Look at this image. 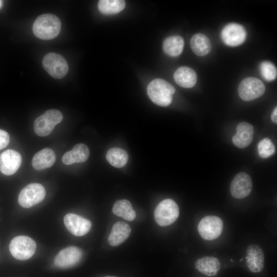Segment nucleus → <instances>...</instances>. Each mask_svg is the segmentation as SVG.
Wrapping results in <instances>:
<instances>
[{
    "instance_id": "f03ea898",
    "label": "nucleus",
    "mask_w": 277,
    "mask_h": 277,
    "mask_svg": "<svg viewBox=\"0 0 277 277\" xmlns=\"http://www.w3.org/2000/svg\"><path fill=\"white\" fill-rule=\"evenodd\" d=\"M147 94L150 99L158 106L166 107L172 102L174 87L166 81L156 78L148 85Z\"/></svg>"
},
{
    "instance_id": "f8f14e48",
    "label": "nucleus",
    "mask_w": 277,
    "mask_h": 277,
    "mask_svg": "<svg viewBox=\"0 0 277 277\" xmlns=\"http://www.w3.org/2000/svg\"><path fill=\"white\" fill-rule=\"evenodd\" d=\"M64 223L67 230L77 236L86 234L90 231L92 225L89 220L72 213L65 215Z\"/></svg>"
},
{
    "instance_id": "5701e85b",
    "label": "nucleus",
    "mask_w": 277,
    "mask_h": 277,
    "mask_svg": "<svg viewBox=\"0 0 277 277\" xmlns=\"http://www.w3.org/2000/svg\"><path fill=\"white\" fill-rule=\"evenodd\" d=\"M184 46L183 38L177 35L170 36L164 41L163 48L167 55L171 56H177L182 52Z\"/></svg>"
},
{
    "instance_id": "473e14b6",
    "label": "nucleus",
    "mask_w": 277,
    "mask_h": 277,
    "mask_svg": "<svg viewBox=\"0 0 277 277\" xmlns=\"http://www.w3.org/2000/svg\"><path fill=\"white\" fill-rule=\"evenodd\" d=\"M106 277H113V276H106Z\"/></svg>"
},
{
    "instance_id": "c756f323",
    "label": "nucleus",
    "mask_w": 277,
    "mask_h": 277,
    "mask_svg": "<svg viewBox=\"0 0 277 277\" xmlns=\"http://www.w3.org/2000/svg\"><path fill=\"white\" fill-rule=\"evenodd\" d=\"M276 115H277V108L276 107H275L271 115V118L272 121L275 124H276L277 123Z\"/></svg>"
},
{
    "instance_id": "9b49d317",
    "label": "nucleus",
    "mask_w": 277,
    "mask_h": 277,
    "mask_svg": "<svg viewBox=\"0 0 277 277\" xmlns=\"http://www.w3.org/2000/svg\"><path fill=\"white\" fill-rule=\"evenodd\" d=\"M82 250L76 246H69L61 250L54 260L55 266L62 269H67L76 265L81 260Z\"/></svg>"
},
{
    "instance_id": "2eb2a0df",
    "label": "nucleus",
    "mask_w": 277,
    "mask_h": 277,
    "mask_svg": "<svg viewBox=\"0 0 277 277\" xmlns=\"http://www.w3.org/2000/svg\"><path fill=\"white\" fill-rule=\"evenodd\" d=\"M246 264L252 272H261L264 265V254L262 248L258 245L251 244L247 248Z\"/></svg>"
},
{
    "instance_id": "f257e3e1",
    "label": "nucleus",
    "mask_w": 277,
    "mask_h": 277,
    "mask_svg": "<svg viewBox=\"0 0 277 277\" xmlns=\"http://www.w3.org/2000/svg\"><path fill=\"white\" fill-rule=\"evenodd\" d=\"M61 29L60 18L52 14L39 15L34 21L32 31L36 37L42 39L49 40L56 37Z\"/></svg>"
},
{
    "instance_id": "aec40b11",
    "label": "nucleus",
    "mask_w": 277,
    "mask_h": 277,
    "mask_svg": "<svg viewBox=\"0 0 277 277\" xmlns=\"http://www.w3.org/2000/svg\"><path fill=\"white\" fill-rule=\"evenodd\" d=\"M173 78L179 86L186 88L193 87L197 82V75L194 70L186 66L179 68L175 71Z\"/></svg>"
},
{
    "instance_id": "6e6552de",
    "label": "nucleus",
    "mask_w": 277,
    "mask_h": 277,
    "mask_svg": "<svg viewBox=\"0 0 277 277\" xmlns=\"http://www.w3.org/2000/svg\"><path fill=\"white\" fill-rule=\"evenodd\" d=\"M43 66L52 77L62 78L68 73V65L65 59L61 55L50 52L43 58Z\"/></svg>"
},
{
    "instance_id": "20e7f679",
    "label": "nucleus",
    "mask_w": 277,
    "mask_h": 277,
    "mask_svg": "<svg viewBox=\"0 0 277 277\" xmlns=\"http://www.w3.org/2000/svg\"><path fill=\"white\" fill-rule=\"evenodd\" d=\"M9 251L16 259L26 260L34 254L36 244L31 238L25 235H19L14 238L10 242Z\"/></svg>"
},
{
    "instance_id": "9d476101",
    "label": "nucleus",
    "mask_w": 277,
    "mask_h": 277,
    "mask_svg": "<svg viewBox=\"0 0 277 277\" xmlns=\"http://www.w3.org/2000/svg\"><path fill=\"white\" fill-rule=\"evenodd\" d=\"M221 35L225 44L230 47H236L244 42L247 32L241 25L232 23L226 25L223 28Z\"/></svg>"
},
{
    "instance_id": "b1692460",
    "label": "nucleus",
    "mask_w": 277,
    "mask_h": 277,
    "mask_svg": "<svg viewBox=\"0 0 277 277\" xmlns=\"http://www.w3.org/2000/svg\"><path fill=\"white\" fill-rule=\"evenodd\" d=\"M112 212L115 215L128 221H133L136 216L131 204L128 200L125 199L117 200L115 202Z\"/></svg>"
},
{
    "instance_id": "2f4dec72",
    "label": "nucleus",
    "mask_w": 277,
    "mask_h": 277,
    "mask_svg": "<svg viewBox=\"0 0 277 277\" xmlns=\"http://www.w3.org/2000/svg\"><path fill=\"white\" fill-rule=\"evenodd\" d=\"M243 260V258H242V259H241L240 260V261H242Z\"/></svg>"
},
{
    "instance_id": "f3484780",
    "label": "nucleus",
    "mask_w": 277,
    "mask_h": 277,
    "mask_svg": "<svg viewBox=\"0 0 277 277\" xmlns=\"http://www.w3.org/2000/svg\"><path fill=\"white\" fill-rule=\"evenodd\" d=\"M89 153V150L86 145L82 143L77 144L71 150L66 152L63 155L62 162L67 165L83 163L88 159Z\"/></svg>"
},
{
    "instance_id": "7c9ffc66",
    "label": "nucleus",
    "mask_w": 277,
    "mask_h": 277,
    "mask_svg": "<svg viewBox=\"0 0 277 277\" xmlns=\"http://www.w3.org/2000/svg\"><path fill=\"white\" fill-rule=\"evenodd\" d=\"M3 4V2L2 1H0V8L2 7Z\"/></svg>"
},
{
    "instance_id": "dca6fc26",
    "label": "nucleus",
    "mask_w": 277,
    "mask_h": 277,
    "mask_svg": "<svg viewBox=\"0 0 277 277\" xmlns=\"http://www.w3.org/2000/svg\"><path fill=\"white\" fill-rule=\"evenodd\" d=\"M253 134L254 129L251 124L241 122L236 127V132L232 137V142L238 148H245L251 143Z\"/></svg>"
},
{
    "instance_id": "a211bd4d",
    "label": "nucleus",
    "mask_w": 277,
    "mask_h": 277,
    "mask_svg": "<svg viewBox=\"0 0 277 277\" xmlns=\"http://www.w3.org/2000/svg\"><path fill=\"white\" fill-rule=\"evenodd\" d=\"M131 228L129 225L123 222L115 223L108 236L109 244L112 246H116L123 243L129 236Z\"/></svg>"
},
{
    "instance_id": "0eeeda50",
    "label": "nucleus",
    "mask_w": 277,
    "mask_h": 277,
    "mask_svg": "<svg viewBox=\"0 0 277 277\" xmlns=\"http://www.w3.org/2000/svg\"><path fill=\"white\" fill-rule=\"evenodd\" d=\"M265 91V86L259 79L248 77L243 79L238 88V93L241 99L250 101L261 97Z\"/></svg>"
},
{
    "instance_id": "4be33fe9",
    "label": "nucleus",
    "mask_w": 277,
    "mask_h": 277,
    "mask_svg": "<svg viewBox=\"0 0 277 277\" xmlns=\"http://www.w3.org/2000/svg\"><path fill=\"white\" fill-rule=\"evenodd\" d=\"M190 46L194 53L199 56L206 55L211 49L209 39L202 33H197L192 36Z\"/></svg>"
},
{
    "instance_id": "412c9836",
    "label": "nucleus",
    "mask_w": 277,
    "mask_h": 277,
    "mask_svg": "<svg viewBox=\"0 0 277 277\" xmlns=\"http://www.w3.org/2000/svg\"><path fill=\"white\" fill-rule=\"evenodd\" d=\"M195 267L199 272L205 275L213 276L217 274L221 268V264L217 258L206 256L196 261Z\"/></svg>"
},
{
    "instance_id": "393cba45",
    "label": "nucleus",
    "mask_w": 277,
    "mask_h": 277,
    "mask_svg": "<svg viewBox=\"0 0 277 277\" xmlns=\"http://www.w3.org/2000/svg\"><path fill=\"white\" fill-rule=\"evenodd\" d=\"M106 158L112 166L116 168H121L127 164L128 155L123 149L112 148L107 151Z\"/></svg>"
},
{
    "instance_id": "c85d7f7f",
    "label": "nucleus",
    "mask_w": 277,
    "mask_h": 277,
    "mask_svg": "<svg viewBox=\"0 0 277 277\" xmlns=\"http://www.w3.org/2000/svg\"><path fill=\"white\" fill-rule=\"evenodd\" d=\"M10 137L5 131L0 129V150L5 148L9 144Z\"/></svg>"
},
{
    "instance_id": "ddd939ff",
    "label": "nucleus",
    "mask_w": 277,
    "mask_h": 277,
    "mask_svg": "<svg viewBox=\"0 0 277 277\" xmlns=\"http://www.w3.org/2000/svg\"><path fill=\"white\" fill-rule=\"evenodd\" d=\"M252 188V182L250 176L245 173L237 174L230 185V192L233 197L241 199L247 197Z\"/></svg>"
},
{
    "instance_id": "a878e982",
    "label": "nucleus",
    "mask_w": 277,
    "mask_h": 277,
    "mask_svg": "<svg viewBox=\"0 0 277 277\" xmlns=\"http://www.w3.org/2000/svg\"><path fill=\"white\" fill-rule=\"evenodd\" d=\"M126 3L122 0H101L97 5L100 11L104 14H113L122 11Z\"/></svg>"
},
{
    "instance_id": "6ab92c4d",
    "label": "nucleus",
    "mask_w": 277,
    "mask_h": 277,
    "mask_svg": "<svg viewBox=\"0 0 277 277\" xmlns=\"http://www.w3.org/2000/svg\"><path fill=\"white\" fill-rule=\"evenodd\" d=\"M55 154L51 149H43L34 154L32 160V167L41 170L51 167L55 161Z\"/></svg>"
},
{
    "instance_id": "39448f33",
    "label": "nucleus",
    "mask_w": 277,
    "mask_h": 277,
    "mask_svg": "<svg viewBox=\"0 0 277 277\" xmlns=\"http://www.w3.org/2000/svg\"><path fill=\"white\" fill-rule=\"evenodd\" d=\"M63 118L61 112L56 109H49L37 117L34 122L35 133L40 136L50 134L55 125Z\"/></svg>"
},
{
    "instance_id": "cd10ccee",
    "label": "nucleus",
    "mask_w": 277,
    "mask_h": 277,
    "mask_svg": "<svg viewBox=\"0 0 277 277\" xmlns=\"http://www.w3.org/2000/svg\"><path fill=\"white\" fill-rule=\"evenodd\" d=\"M260 70L262 77L267 81H272L276 77V68L271 62H263L260 64Z\"/></svg>"
},
{
    "instance_id": "423d86ee",
    "label": "nucleus",
    "mask_w": 277,
    "mask_h": 277,
    "mask_svg": "<svg viewBox=\"0 0 277 277\" xmlns=\"http://www.w3.org/2000/svg\"><path fill=\"white\" fill-rule=\"evenodd\" d=\"M46 190L39 183H31L25 187L18 196L19 205L25 208L31 207L43 201Z\"/></svg>"
},
{
    "instance_id": "7ed1b4c3",
    "label": "nucleus",
    "mask_w": 277,
    "mask_h": 277,
    "mask_svg": "<svg viewBox=\"0 0 277 277\" xmlns=\"http://www.w3.org/2000/svg\"><path fill=\"white\" fill-rule=\"evenodd\" d=\"M179 215V206L170 199L162 201L155 208L154 212L155 222L161 226L172 224L177 220Z\"/></svg>"
},
{
    "instance_id": "4468645a",
    "label": "nucleus",
    "mask_w": 277,
    "mask_h": 277,
    "mask_svg": "<svg viewBox=\"0 0 277 277\" xmlns=\"http://www.w3.org/2000/svg\"><path fill=\"white\" fill-rule=\"evenodd\" d=\"M22 163V156L15 150L8 149L0 155V171L5 175H11L19 169Z\"/></svg>"
},
{
    "instance_id": "bb28decb",
    "label": "nucleus",
    "mask_w": 277,
    "mask_h": 277,
    "mask_svg": "<svg viewBox=\"0 0 277 277\" xmlns=\"http://www.w3.org/2000/svg\"><path fill=\"white\" fill-rule=\"evenodd\" d=\"M258 150L259 155L264 159L273 155L275 152L274 144L268 138H265L259 142Z\"/></svg>"
},
{
    "instance_id": "1a4fd4ad",
    "label": "nucleus",
    "mask_w": 277,
    "mask_h": 277,
    "mask_svg": "<svg viewBox=\"0 0 277 277\" xmlns=\"http://www.w3.org/2000/svg\"><path fill=\"white\" fill-rule=\"evenodd\" d=\"M223 228V221L220 217L214 215L204 217L197 226L200 235L206 240L217 239L221 234Z\"/></svg>"
}]
</instances>
